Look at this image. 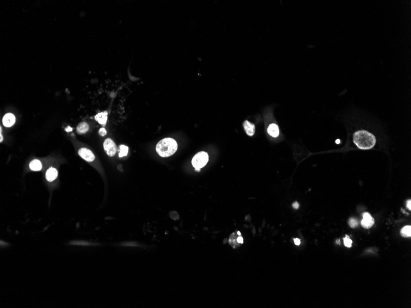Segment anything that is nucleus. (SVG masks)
Here are the masks:
<instances>
[{
	"label": "nucleus",
	"mask_w": 411,
	"mask_h": 308,
	"mask_svg": "<svg viewBox=\"0 0 411 308\" xmlns=\"http://www.w3.org/2000/svg\"><path fill=\"white\" fill-rule=\"evenodd\" d=\"M354 144L361 149H370L376 143L375 136L366 130H359L353 135Z\"/></svg>",
	"instance_id": "1"
},
{
	"label": "nucleus",
	"mask_w": 411,
	"mask_h": 308,
	"mask_svg": "<svg viewBox=\"0 0 411 308\" xmlns=\"http://www.w3.org/2000/svg\"><path fill=\"white\" fill-rule=\"evenodd\" d=\"M177 149V143L171 138H166L160 140L156 146L158 155L163 158L173 155Z\"/></svg>",
	"instance_id": "2"
},
{
	"label": "nucleus",
	"mask_w": 411,
	"mask_h": 308,
	"mask_svg": "<svg viewBox=\"0 0 411 308\" xmlns=\"http://www.w3.org/2000/svg\"><path fill=\"white\" fill-rule=\"evenodd\" d=\"M209 161V156L206 152L201 151L193 157L192 163L193 166L195 168V170L199 171L201 168L204 167L207 164Z\"/></svg>",
	"instance_id": "3"
},
{
	"label": "nucleus",
	"mask_w": 411,
	"mask_h": 308,
	"mask_svg": "<svg viewBox=\"0 0 411 308\" xmlns=\"http://www.w3.org/2000/svg\"><path fill=\"white\" fill-rule=\"evenodd\" d=\"M229 244L234 249H236L243 244V238L240 232L232 233L230 236Z\"/></svg>",
	"instance_id": "4"
},
{
	"label": "nucleus",
	"mask_w": 411,
	"mask_h": 308,
	"mask_svg": "<svg viewBox=\"0 0 411 308\" xmlns=\"http://www.w3.org/2000/svg\"><path fill=\"white\" fill-rule=\"evenodd\" d=\"M104 148L109 156H113L116 152V146L114 142L110 139H107L104 143Z\"/></svg>",
	"instance_id": "5"
},
{
	"label": "nucleus",
	"mask_w": 411,
	"mask_h": 308,
	"mask_svg": "<svg viewBox=\"0 0 411 308\" xmlns=\"http://www.w3.org/2000/svg\"><path fill=\"white\" fill-rule=\"evenodd\" d=\"M78 154L83 159L88 162H92L95 159V156L92 152L87 148H81Z\"/></svg>",
	"instance_id": "6"
},
{
	"label": "nucleus",
	"mask_w": 411,
	"mask_h": 308,
	"mask_svg": "<svg viewBox=\"0 0 411 308\" xmlns=\"http://www.w3.org/2000/svg\"><path fill=\"white\" fill-rule=\"evenodd\" d=\"M363 218L361 221L362 226L366 229L371 228L374 224V219L368 212H364L363 214Z\"/></svg>",
	"instance_id": "7"
},
{
	"label": "nucleus",
	"mask_w": 411,
	"mask_h": 308,
	"mask_svg": "<svg viewBox=\"0 0 411 308\" xmlns=\"http://www.w3.org/2000/svg\"><path fill=\"white\" fill-rule=\"evenodd\" d=\"M15 121V117L12 113L6 114L3 118V124L5 127H9L13 126Z\"/></svg>",
	"instance_id": "8"
},
{
	"label": "nucleus",
	"mask_w": 411,
	"mask_h": 308,
	"mask_svg": "<svg viewBox=\"0 0 411 308\" xmlns=\"http://www.w3.org/2000/svg\"><path fill=\"white\" fill-rule=\"evenodd\" d=\"M108 119V113L107 111L102 112L99 114H97L95 116V120L100 124L105 126L106 124V123Z\"/></svg>",
	"instance_id": "9"
},
{
	"label": "nucleus",
	"mask_w": 411,
	"mask_h": 308,
	"mask_svg": "<svg viewBox=\"0 0 411 308\" xmlns=\"http://www.w3.org/2000/svg\"><path fill=\"white\" fill-rule=\"evenodd\" d=\"M58 175V172L57 170L53 167H50L49 169H48L46 172V177L47 181H54L57 177Z\"/></svg>",
	"instance_id": "10"
},
{
	"label": "nucleus",
	"mask_w": 411,
	"mask_h": 308,
	"mask_svg": "<svg viewBox=\"0 0 411 308\" xmlns=\"http://www.w3.org/2000/svg\"><path fill=\"white\" fill-rule=\"evenodd\" d=\"M243 126L244 130H246L247 134L249 136H252L255 133V125L252 123H250L248 121H246L243 124Z\"/></svg>",
	"instance_id": "11"
},
{
	"label": "nucleus",
	"mask_w": 411,
	"mask_h": 308,
	"mask_svg": "<svg viewBox=\"0 0 411 308\" xmlns=\"http://www.w3.org/2000/svg\"><path fill=\"white\" fill-rule=\"evenodd\" d=\"M268 133L273 137H277L280 134L278 126L275 124H271L268 127Z\"/></svg>",
	"instance_id": "12"
},
{
	"label": "nucleus",
	"mask_w": 411,
	"mask_h": 308,
	"mask_svg": "<svg viewBox=\"0 0 411 308\" xmlns=\"http://www.w3.org/2000/svg\"><path fill=\"white\" fill-rule=\"evenodd\" d=\"M30 168L31 170H34V171H38L40 170L42 168V164L41 162L39 160L35 159L32 161L30 163Z\"/></svg>",
	"instance_id": "13"
},
{
	"label": "nucleus",
	"mask_w": 411,
	"mask_h": 308,
	"mask_svg": "<svg viewBox=\"0 0 411 308\" xmlns=\"http://www.w3.org/2000/svg\"><path fill=\"white\" fill-rule=\"evenodd\" d=\"M89 129V125L85 122H82L79 123L76 128L77 132L79 134H83L86 132Z\"/></svg>",
	"instance_id": "14"
},
{
	"label": "nucleus",
	"mask_w": 411,
	"mask_h": 308,
	"mask_svg": "<svg viewBox=\"0 0 411 308\" xmlns=\"http://www.w3.org/2000/svg\"><path fill=\"white\" fill-rule=\"evenodd\" d=\"M401 234L404 237H409L411 236V226H406L401 230Z\"/></svg>",
	"instance_id": "15"
},
{
	"label": "nucleus",
	"mask_w": 411,
	"mask_h": 308,
	"mask_svg": "<svg viewBox=\"0 0 411 308\" xmlns=\"http://www.w3.org/2000/svg\"><path fill=\"white\" fill-rule=\"evenodd\" d=\"M128 147L125 146V145H121L119 146V157L122 158L124 156H126L128 153Z\"/></svg>",
	"instance_id": "16"
},
{
	"label": "nucleus",
	"mask_w": 411,
	"mask_h": 308,
	"mask_svg": "<svg viewBox=\"0 0 411 308\" xmlns=\"http://www.w3.org/2000/svg\"><path fill=\"white\" fill-rule=\"evenodd\" d=\"M344 245H345L347 247L350 248V247H351L353 241L351 240V239H350V237H349V236H348L347 235H346L345 237L344 238Z\"/></svg>",
	"instance_id": "17"
},
{
	"label": "nucleus",
	"mask_w": 411,
	"mask_h": 308,
	"mask_svg": "<svg viewBox=\"0 0 411 308\" xmlns=\"http://www.w3.org/2000/svg\"><path fill=\"white\" fill-rule=\"evenodd\" d=\"M348 223H349L350 226L351 228H356V227L358 226V221H357L356 219H354V218H351V219L349 220Z\"/></svg>",
	"instance_id": "18"
},
{
	"label": "nucleus",
	"mask_w": 411,
	"mask_h": 308,
	"mask_svg": "<svg viewBox=\"0 0 411 308\" xmlns=\"http://www.w3.org/2000/svg\"><path fill=\"white\" fill-rule=\"evenodd\" d=\"M107 133V131L104 128H101L99 130V134L101 136H105Z\"/></svg>",
	"instance_id": "19"
},
{
	"label": "nucleus",
	"mask_w": 411,
	"mask_h": 308,
	"mask_svg": "<svg viewBox=\"0 0 411 308\" xmlns=\"http://www.w3.org/2000/svg\"><path fill=\"white\" fill-rule=\"evenodd\" d=\"M294 243H295V244H296V245H299L300 244V240L299 239H298V238H295V239H294Z\"/></svg>",
	"instance_id": "20"
},
{
	"label": "nucleus",
	"mask_w": 411,
	"mask_h": 308,
	"mask_svg": "<svg viewBox=\"0 0 411 308\" xmlns=\"http://www.w3.org/2000/svg\"><path fill=\"white\" fill-rule=\"evenodd\" d=\"M293 207L295 209H297L299 207V204L297 202H294V203L293 204Z\"/></svg>",
	"instance_id": "21"
},
{
	"label": "nucleus",
	"mask_w": 411,
	"mask_h": 308,
	"mask_svg": "<svg viewBox=\"0 0 411 308\" xmlns=\"http://www.w3.org/2000/svg\"><path fill=\"white\" fill-rule=\"evenodd\" d=\"M407 207L410 210H411V201L409 200L407 202Z\"/></svg>",
	"instance_id": "22"
},
{
	"label": "nucleus",
	"mask_w": 411,
	"mask_h": 308,
	"mask_svg": "<svg viewBox=\"0 0 411 308\" xmlns=\"http://www.w3.org/2000/svg\"><path fill=\"white\" fill-rule=\"evenodd\" d=\"M72 130H73V129H72V127H68L67 128H66V132H71Z\"/></svg>",
	"instance_id": "23"
},
{
	"label": "nucleus",
	"mask_w": 411,
	"mask_h": 308,
	"mask_svg": "<svg viewBox=\"0 0 411 308\" xmlns=\"http://www.w3.org/2000/svg\"><path fill=\"white\" fill-rule=\"evenodd\" d=\"M3 136H2V129H1V142H3Z\"/></svg>",
	"instance_id": "24"
},
{
	"label": "nucleus",
	"mask_w": 411,
	"mask_h": 308,
	"mask_svg": "<svg viewBox=\"0 0 411 308\" xmlns=\"http://www.w3.org/2000/svg\"><path fill=\"white\" fill-rule=\"evenodd\" d=\"M339 142H340V140H337V141H336V143H339Z\"/></svg>",
	"instance_id": "25"
}]
</instances>
